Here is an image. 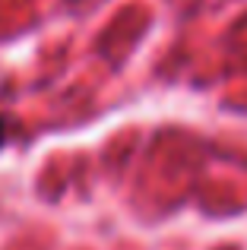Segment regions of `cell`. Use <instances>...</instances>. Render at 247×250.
Masks as SVG:
<instances>
[{"instance_id": "6da1fadb", "label": "cell", "mask_w": 247, "mask_h": 250, "mask_svg": "<svg viewBox=\"0 0 247 250\" xmlns=\"http://www.w3.org/2000/svg\"><path fill=\"white\" fill-rule=\"evenodd\" d=\"M3 143H6V121L0 117V146H3Z\"/></svg>"}]
</instances>
